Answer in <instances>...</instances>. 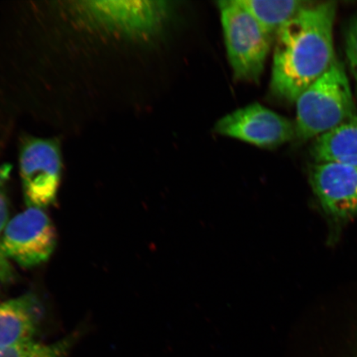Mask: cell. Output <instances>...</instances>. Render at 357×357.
<instances>
[{"label": "cell", "mask_w": 357, "mask_h": 357, "mask_svg": "<svg viewBox=\"0 0 357 357\" xmlns=\"http://www.w3.org/2000/svg\"><path fill=\"white\" fill-rule=\"evenodd\" d=\"M337 4H309L275 35L270 89L289 102L319 79L337 59L333 29Z\"/></svg>", "instance_id": "1"}, {"label": "cell", "mask_w": 357, "mask_h": 357, "mask_svg": "<svg viewBox=\"0 0 357 357\" xmlns=\"http://www.w3.org/2000/svg\"><path fill=\"white\" fill-rule=\"evenodd\" d=\"M296 102V139L303 142L316 139L356 114L349 79L337 59Z\"/></svg>", "instance_id": "2"}, {"label": "cell", "mask_w": 357, "mask_h": 357, "mask_svg": "<svg viewBox=\"0 0 357 357\" xmlns=\"http://www.w3.org/2000/svg\"><path fill=\"white\" fill-rule=\"evenodd\" d=\"M172 3L146 1H83L73 3L69 10L92 30L146 39L158 33L169 20Z\"/></svg>", "instance_id": "3"}, {"label": "cell", "mask_w": 357, "mask_h": 357, "mask_svg": "<svg viewBox=\"0 0 357 357\" xmlns=\"http://www.w3.org/2000/svg\"><path fill=\"white\" fill-rule=\"evenodd\" d=\"M227 58L234 78L259 82L271 51L272 36L268 34L239 0L217 3Z\"/></svg>", "instance_id": "4"}, {"label": "cell", "mask_w": 357, "mask_h": 357, "mask_svg": "<svg viewBox=\"0 0 357 357\" xmlns=\"http://www.w3.org/2000/svg\"><path fill=\"white\" fill-rule=\"evenodd\" d=\"M20 168L24 199L29 207L44 209L54 204L62 169L59 140L32 136L22 137Z\"/></svg>", "instance_id": "5"}, {"label": "cell", "mask_w": 357, "mask_h": 357, "mask_svg": "<svg viewBox=\"0 0 357 357\" xmlns=\"http://www.w3.org/2000/svg\"><path fill=\"white\" fill-rule=\"evenodd\" d=\"M56 233L43 208L29 207L8 221L1 236V248L8 260L25 268L42 265L56 245Z\"/></svg>", "instance_id": "6"}, {"label": "cell", "mask_w": 357, "mask_h": 357, "mask_svg": "<svg viewBox=\"0 0 357 357\" xmlns=\"http://www.w3.org/2000/svg\"><path fill=\"white\" fill-rule=\"evenodd\" d=\"M214 131L264 149H278L296 138L294 122L259 102L218 120Z\"/></svg>", "instance_id": "7"}, {"label": "cell", "mask_w": 357, "mask_h": 357, "mask_svg": "<svg viewBox=\"0 0 357 357\" xmlns=\"http://www.w3.org/2000/svg\"><path fill=\"white\" fill-rule=\"evenodd\" d=\"M310 181L324 211L336 220L357 216V167L337 162L316 163Z\"/></svg>", "instance_id": "8"}, {"label": "cell", "mask_w": 357, "mask_h": 357, "mask_svg": "<svg viewBox=\"0 0 357 357\" xmlns=\"http://www.w3.org/2000/svg\"><path fill=\"white\" fill-rule=\"evenodd\" d=\"M41 318V305L32 294L1 303L0 347L33 341Z\"/></svg>", "instance_id": "9"}, {"label": "cell", "mask_w": 357, "mask_h": 357, "mask_svg": "<svg viewBox=\"0 0 357 357\" xmlns=\"http://www.w3.org/2000/svg\"><path fill=\"white\" fill-rule=\"evenodd\" d=\"M311 154L316 163L337 162L357 167V114L317 137Z\"/></svg>", "instance_id": "10"}, {"label": "cell", "mask_w": 357, "mask_h": 357, "mask_svg": "<svg viewBox=\"0 0 357 357\" xmlns=\"http://www.w3.org/2000/svg\"><path fill=\"white\" fill-rule=\"evenodd\" d=\"M239 2L251 13L261 28L273 38L283 26L310 4L300 0H239Z\"/></svg>", "instance_id": "11"}, {"label": "cell", "mask_w": 357, "mask_h": 357, "mask_svg": "<svg viewBox=\"0 0 357 357\" xmlns=\"http://www.w3.org/2000/svg\"><path fill=\"white\" fill-rule=\"evenodd\" d=\"M77 337L74 333L51 344L31 341L0 347V357H66Z\"/></svg>", "instance_id": "12"}, {"label": "cell", "mask_w": 357, "mask_h": 357, "mask_svg": "<svg viewBox=\"0 0 357 357\" xmlns=\"http://www.w3.org/2000/svg\"><path fill=\"white\" fill-rule=\"evenodd\" d=\"M11 167L8 165L0 167V241L4 229L8 222V199L7 196V181ZM15 278V271L10 260L4 255L0 243V280L10 283Z\"/></svg>", "instance_id": "13"}, {"label": "cell", "mask_w": 357, "mask_h": 357, "mask_svg": "<svg viewBox=\"0 0 357 357\" xmlns=\"http://www.w3.org/2000/svg\"><path fill=\"white\" fill-rule=\"evenodd\" d=\"M346 56L351 74L357 87V15L348 26L345 40Z\"/></svg>", "instance_id": "14"}]
</instances>
